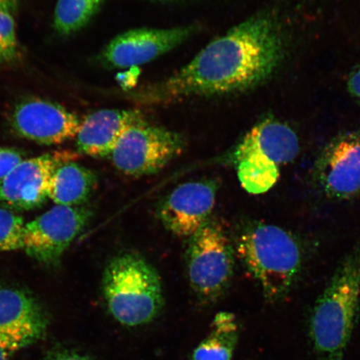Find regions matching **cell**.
<instances>
[{
	"label": "cell",
	"instance_id": "17",
	"mask_svg": "<svg viewBox=\"0 0 360 360\" xmlns=\"http://www.w3.org/2000/svg\"><path fill=\"white\" fill-rule=\"evenodd\" d=\"M238 339L235 314H216L210 335L193 351V360H231Z\"/></svg>",
	"mask_w": 360,
	"mask_h": 360
},
{
	"label": "cell",
	"instance_id": "9",
	"mask_svg": "<svg viewBox=\"0 0 360 360\" xmlns=\"http://www.w3.org/2000/svg\"><path fill=\"white\" fill-rule=\"evenodd\" d=\"M300 139L294 129L280 120L266 118L256 124L232 153L233 163L247 160L280 179L281 170L296 160Z\"/></svg>",
	"mask_w": 360,
	"mask_h": 360
},
{
	"label": "cell",
	"instance_id": "26",
	"mask_svg": "<svg viewBox=\"0 0 360 360\" xmlns=\"http://www.w3.org/2000/svg\"><path fill=\"white\" fill-rule=\"evenodd\" d=\"M8 355L0 349V360H8Z\"/></svg>",
	"mask_w": 360,
	"mask_h": 360
},
{
	"label": "cell",
	"instance_id": "3",
	"mask_svg": "<svg viewBox=\"0 0 360 360\" xmlns=\"http://www.w3.org/2000/svg\"><path fill=\"white\" fill-rule=\"evenodd\" d=\"M360 310V236L315 301L309 337L318 360H344Z\"/></svg>",
	"mask_w": 360,
	"mask_h": 360
},
{
	"label": "cell",
	"instance_id": "2",
	"mask_svg": "<svg viewBox=\"0 0 360 360\" xmlns=\"http://www.w3.org/2000/svg\"><path fill=\"white\" fill-rule=\"evenodd\" d=\"M236 250L269 302L285 300L303 273L306 251L302 241L278 225L248 222L237 235Z\"/></svg>",
	"mask_w": 360,
	"mask_h": 360
},
{
	"label": "cell",
	"instance_id": "15",
	"mask_svg": "<svg viewBox=\"0 0 360 360\" xmlns=\"http://www.w3.org/2000/svg\"><path fill=\"white\" fill-rule=\"evenodd\" d=\"M145 121L141 112L136 110L94 112L80 124L76 135L78 150L92 157L110 156L126 130Z\"/></svg>",
	"mask_w": 360,
	"mask_h": 360
},
{
	"label": "cell",
	"instance_id": "5",
	"mask_svg": "<svg viewBox=\"0 0 360 360\" xmlns=\"http://www.w3.org/2000/svg\"><path fill=\"white\" fill-rule=\"evenodd\" d=\"M186 266L188 282L202 302H214L227 290L235 269V249L218 219L210 217L190 237Z\"/></svg>",
	"mask_w": 360,
	"mask_h": 360
},
{
	"label": "cell",
	"instance_id": "21",
	"mask_svg": "<svg viewBox=\"0 0 360 360\" xmlns=\"http://www.w3.org/2000/svg\"><path fill=\"white\" fill-rule=\"evenodd\" d=\"M22 156L24 155L15 148L0 147V182L24 160Z\"/></svg>",
	"mask_w": 360,
	"mask_h": 360
},
{
	"label": "cell",
	"instance_id": "13",
	"mask_svg": "<svg viewBox=\"0 0 360 360\" xmlns=\"http://www.w3.org/2000/svg\"><path fill=\"white\" fill-rule=\"evenodd\" d=\"M219 190L214 179L184 183L166 196L158 216L166 229L179 237H191L211 216Z\"/></svg>",
	"mask_w": 360,
	"mask_h": 360
},
{
	"label": "cell",
	"instance_id": "23",
	"mask_svg": "<svg viewBox=\"0 0 360 360\" xmlns=\"http://www.w3.org/2000/svg\"><path fill=\"white\" fill-rule=\"evenodd\" d=\"M46 360H92L85 355L73 352V351H58L48 357Z\"/></svg>",
	"mask_w": 360,
	"mask_h": 360
},
{
	"label": "cell",
	"instance_id": "18",
	"mask_svg": "<svg viewBox=\"0 0 360 360\" xmlns=\"http://www.w3.org/2000/svg\"><path fill=\"white\" fill-rule=\"evenodd\" d=\"M103 0H58L53 26L61 35L83 29L100 10Z\"/></svg>",
	"mask_w": 360,
	"mask_h": 360
},
{
	"label": "cell",
	"instance_id": "16",
	"mask_svg": "<svg viewBox=\"0 0 360 360\" xmlns=\"http://www.w3.org/2000/svg\"><path fill=\"white\" fill-rule=\"evenodd\" d=\"M98 184L94 171L75 162H67L58 167L49 186V199L56 205L75 207L92 196Z\"/></svg>",
	"mask_w": 360,
	"mask_h": 360
},
{
	"label": "cell",
	"instance_id": "11",
	"mask_svg": "<svg viewBox=\"0 0 360 360\" xmlns=\"http://www.w3.org/2000/svg\"><path fill=\"white\" fill-rule=\"evenodd\" d=\"M47 314L25 290L0 286V349L8 355L28 347L46 333Z\"/></svg>",
	"mask_w": 360,
	"mask_h": 360
},
{
	"label": "cell",
	"instance_id": "25",
	"mask_svg": "<svg viewBox=\"0 0 360 360\" xmlns=\"http://www.w3.org/2000/svg\"><path fill=\"white\" fill-rule=\"evenodd\" d=\"M8 3L11 4L12 12H15L18 6V0H8Z\"/></svg>",
	"mask_w": 360,
	"mask_h": 360
},
{
	"label": "cell",
	"instance_id": "12",
	"mask_svg": "<svg viewBox=\"0 0 360 360\" xmlns=\"http://www.w3.org/2000/svg\"><path fill=\"white\" fill-rule=\"evenodd\" d=\"M73 159L68 152L22 160L0 182V202L13 209L30 210L43 205L58 167Z\"/></svg>",
	"mask_w": 360,
	"mask_h": 360
},
{
	"label": "cell",
	"instance_id": "22",
	"mask_svg": "<svg viewBox=\"0 0 360 360\" xmlns=\"http://www.w3.org/2000/svg\"><path fill=\"white\" fill-rule=\"evenodd\" d=\"M347 85L351 96L360 103V66L350 72Z\"/></svg>",
	"mask_w": 360,
	"mask_h": 360
},
{
	"label": "cell",
	"instance_id": "4",
	"mask_svg": "<svg viewBox=\"0 0 360 360\" xmlns=\"http://www.w3.org/2000/svg\"><path fill=\"white\" fill-rule=\"evenodd\" d=\"M103 292L110 312L125 326L147 325L164 305L159 274L135 252H124L110 261L103 272Z\"/></svg>",
	"mask_w": 360,
	"mask_h": 360
},
{
	"label": "cell",
	"instance_id": "14",
	"mask_svg": "<svg viewBox=\"0 0 360 360\" xmlns=\"http://www.w3.org/2000/svg\"><path fill=\"white\" fill-rule=\"evenodd\" d=\"M79 117L55 103L33 98L20 103L11 124L20 136L42 145H58L76 137Z\"/></svg>",
	"mask_w": 360,
	"mask_h": 360
},
{
	"label": "cell",
	"instance_id": "27",
	"mask_svg": "<svg viewBox=\"0 0 360 360\" xmlns=\"http://www.w3.org/2000/svg\"><path fill=\"white\" fill-rule=\"evenodd\" d=\"M159 1H171V0H159Z\"/></svg>",
	"mask_w": 360,
	"mask_h": 360
},
{
	"label": "cell",
	"instance_id": "1",
	"mask_svg": "<svg viewBox=\"0 0 360 360\" xmlns=\"http://www.w3.org/2000/svg\"><path fill=\"white\" fill-rule=\"evenodd\" d=\"M285 39L272 13H259L213 40L169 78L132 94L147 105L246 91L269 79L285 57Z\"/></svg>",
	"mask_w": 360,
	"mask_h": 360
},
{
	"label": "cell",
	"instance_id": "20",
	"mask_svg": "<svg viewBox=\"0 0 360 360\" xmlns=\"http://www.w3.org/2000/svg\"><path fill=\"white\" fill-rule=\"evenodd\" d=\"M6 11H0V62L15 60L18 53L15 22Z\"/></svg>",
	"mask_w": 360,
	"mask_h": 360
},
{
	"label": "cell",
	"instance_id": "7",
	"mask_svg": "<svg viewBox=\"0 0 360 360\" xmlns=\"http://www.w3.org/2000/svg\"><path fill=\"white\" fill-rule=\"evenodd\" d=\"M92 215L86 208L56 205L25 224L22 250L39 263L56 264L86 228Z\"/></svg>",
	"mask_w": 360,
	"mask_h": 360
},
{
	"label": "cell",
	"instance_id": "8",
	"mask_svg": "<svg viewBox=\"0 0 360 360\" xmlns=\"http://www.w3.org/2000/svg\"><path fill=\"white\" fill-rule=\"evenodd\" d=\"M313 180L328 200L348 201L360 195V132L338 135L323 148Z\"/></svg>",
	"mask_w": 360,
	"mask_h": 360
},
{
	"label": "cell",
	"instance_id": "6",
	"mask_svg": "<svg viewBox=\"0 0 360 360\" xmlns=\"http://www.w3.org/2000/svg\"><path fill=\"white\" fill-rule=\"evenodd\" d=\"M184 146L181 134L145 121L126 130L110 157L121 173L142 177L164 169L181 154Z\"/></svg>",
	"mask_w": 360,
	"mask_h": 360
},
{
	"label": "cell",
	"instance_id": "19",
	"mask_svg": "<svg viewBox=\"0 0 360 360\" xmlns=\"http://www.w3.org/2000/svg\"><path fill=\"white\" fill-rule=\"evenodd\" d=\"M25 224L19 214L0 209V252L24 249Z\"/></svg>",
	"mask_w": 360,
	"mask_h": 360
},
{
	"label": "cell",
	"instance_id": "10",
	"mask_svg": "<svg viewBox=\"0 0 360 360\" xmlns=\"http://www.w3.org/2000/svg\"><path fill=\"white\" fill-rule=\"evenodd\" d=\"M197 26L171 29H136L121 34L103 49L101 60L108 67H136L146 64L186 42Z\"/></svg>",
	"mask_w": 360,
	"mask_h": 360
},
{
	"label": "cell",
	"instance_id": "24",
	"mask_svg": "<svg viewBox=\"0 0 360 360\" xmlns=\"http://www.w3.org/2000/svg\"><path fill=\"white\" fill-rule=\"evenodd\" d=\"M0 11H6L13 13L8 0H0Z\"/></svg>",
	"mask_w": 360,
	"mask_h": 360
}]
</instances>
